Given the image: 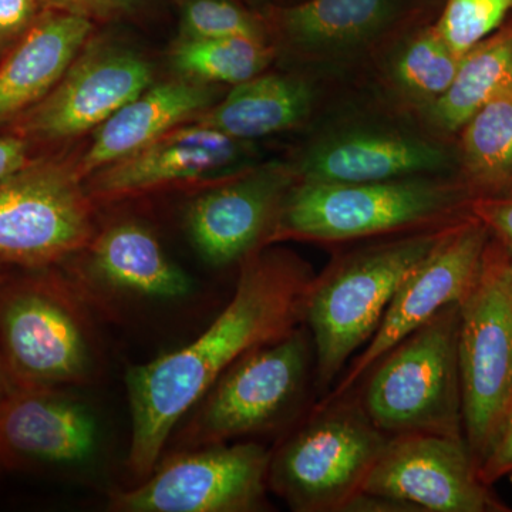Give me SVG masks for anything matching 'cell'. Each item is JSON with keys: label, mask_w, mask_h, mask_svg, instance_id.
I'll use <instances>...</instances> for the list:
<instances>
[{"label": "cell", "mask_w": 512, "mask_h": 512, "mask_svg": "<svg viewBox=\"0 0 512 512\" xmlns=\"http://www.w3.org/2000/svg\"><path fill=\"white\" fill-rule=\"evenodd\" d=\"M450 224L357 248L315 276L303 323L315 349L316 386L325 396L350 357L375 335L404 278Z\"/></svg>", "instance_id": "277c9868"}, {"label": "cell", "mask_w": 512, "mask_h": 512, "mask_svg": "<svg viewBox=\"0 0 512 512\" xmlns=\"http://www.w3.org/2000/svg\"><path fill=\"white\" fill-rule=\"evenodd\" d=\"M151 84L153 69L143 56L123 47H89L45 99L15 119L13 133L29 143L80 136L100 127Z\"/></svg>", "instance_id": "5bb4252c"}, {"label": "cell", "mask_w": 512, "mask_h": 512, "mask_svg": "<svg viewBox=\"0 0 512 512\" xmlns=\"http://www.w3.org/2000/svg\"><path fill=\"white\" fill-rule=\"evenodd\" d=\"M315 100L311 84L286 74H259L239 83L195 123L217 128L241 141L282 133L308 119Z\"/></svg>", "instance_id": "44dd1931"}, {"label": "cell", "mask_w": 512, "mask_h": 512, "mask_svg": "<svg viewBox=\"0 0 512 512\" xmlns=\"http://www.w3.org/2000/svg\"><path fill=\"white\" fill-rule=\"evenodd\" d=\"M312 373L315 349L303 323L229 367L192 407L175 439L184 450L272 430L295 412Z\"/></svg>", "instance_id": "ba28073f"}, {"label": "cell", "mask_w": 512, "mask_h": 512, "mask_svg": "<svg viewBox=\"0 0 512 512\" xmlns=\"http://www.w3.org/2000/svg\"><path fill=\"white\" fill-rule=\"evenodd\" d=\"M180 39L256 37L264 39L258 22L232 0H187L181 12Z\"/></svg>", "instance_id": "83f0119b"}, {"label": "cell", "mask_w": 512, "mask_h": 512, "mask_svg": "<svg viewBox=\"0 0 512 512\" xmlns=\"http://www.w3.org/2000/svg\"><path fill=\"white\" fill-rule=\"evenodd\" d=\"M30 147L26 138L18 134L0 137V181L30 163Z\"/></svg>", "instance_id": "d6a6232c"}, {"label": "cell", "mask_w": 512, "mask_h": 512, "mask_svg": "<svg viewBox=\"0 0 512 512\" xmlns=\"http://www.w3.org/2000/svg\"><path fill=\"white\" fill-rule=\"evenodd\" d=\"M76 165L32 160L0 181V264L62 265L96 235L92 197Z\"/></svg>", "instance_id": "9c48e42d"}, {"label": "cell", "mask_w": 512, "mask_h": 512, "mask_svg": "<svg viewBox=\"0 0 512 512\" xmlns=\"http://www.w3.org/2000/svg\"><path fill=\"white\" fill-rule=\"evenodd\" d=\"M248 154V141L194 121L100 168L90 175L86 190L92 200H124L165 185L228 173L247 160Z\"/></svg>", "instance_id": "2e32d148"}, {"label": "cell", "mask_w": 512, "mask_h": 512, "mask_svg": "<svg viewBox=\"0 0 512 512\" xmlns=\"http://www.w3.org/2000/svg\"><path fill=\"white\" fill-rule=\"evenodd\" d=\"M315 276L291 251L259 249L239 264L234 295L198 338L128 370L131 476L153 473L178 424L229 367L303 325Z\"/></svg>", "instance_id": "6da1fadb"}, {"label": "cell", "mask_w": 512, "mask_h": 512, "mask_svg": "<svg viewBox=\"0 0 512 512\" xmlns=\"http://www.w3.org/2000/svg\"><path fill=\"white\" fill-rule=\"evenodd\" d=\"M470 211L512 252V188L503 194L474 198Z\"/></svg>", "instance_id": "f546056e"}, {"label": "cell", "mask_w": 512, "mask_h": 512, "mask_svg": "<svg viewBox=\"0 0 512 512\" xmlns=\"http://www.w3.org/2000/svg\"><path fill=\"white\" fill-rule=\"evenodd\" d=\"M396 15L397 0H306L279 9L275 16L292 46L320 57L365 45Z\"/></svg>", "instance_id": "7402d4cb"}, {"label": "cell", "mask_w": 512, "mask_h": 512, "mask_svg": "<svg viewBox=\"0 0 512 512\" xmlns=\"http://www.w3.org/2000/svg\"><path fill=\"white\" fill-rule=\"evenodd\" d=\"M458 178L474 198L512 188V90L495 97L461 127Z\"/></svg>", "instance_id": "cb8c5ba5"}, {"label": "cell", "mask_w": 512, "mask_h": 512, "mask_svg": "<svg viewBox=\"0 0 512 512\" xmlns=\"http://www.w3.org/2000/svg\"><path fill=\"white\" fill-rule=\"evenodd\" d=\"M343 512H421L416 505L384 495L360 491L346 504Z\"/></svg>", "instance_id": "836d02e7"}, {"label": "cell", "mask_w": 512, "mask_h": 512, "mask_svg": "<svg viewBox=\"0 0 512 512\" xmlns=\"http://www.w3.org/2000/svg\"><path fill=\"white\" fill-rule=\"evenodd\" d=\"M82 271L70 278L94 305L103 298L175 301L194 289L191 276L180 268L146 225L119 221L94 235L83 249Z\"/></svg>", "instance_id": "e0dca14e"}, {"label": "cell", "mask_w": 512, "mask_h": 512, "mask_svg": "<svg viewBox=\"0 0 512 512\" xmlns=\"http://www.w3.org/2000/svg\"><path fill=\"white\" fill-rule=\"evenodd\" d=\"M508 477H510V480H511V483H512V473H511V474H510V476H508Z\"/></svg>", "instance_id": "74e56055"}, {"label": "cell", "mask_w": 512, "mask_h": 512, "mask_svg": "<svg viewBox=\"0 0 512 512\" xmlns=\"http://www.w3.org/2000/svg\"><path fill=\"white\" fill-rule=\"evenodd\" d=\"M512 473V409L505 420L503 429L498 434L488 456L478 467L481 481L487 485H493L495 481Z\"/></svg>", "instance_id": "1f68e13d"}, {"label": "cell", "mask_w": 512, "mask_h": 512, "mask_svg": "<svg viewBox=\"0 0 512 512\" xmlns=\"http://www.w3.org/2000/svg\"><path fill=\"white\" fill-rule=\"evenodd\" d=\"M13 271H15V268H12V266L0 264V282L8 278Z\"/></svg>", "instance_id": "e575fe53"}, {"label": "cell", "mask_w": 512, "mask_h": 512, "mask_svg": "<svg viewBox=\"0 0 512 512\" xmlns=\"http://www.w3.org/2000/svg\"><path fill=\"white\" fill-rule=\"evenodd\" d=\"M214 92L194 80L153 86L128 101L96 128L92 146L76 165L82 177L136 153L158 137L210 107Z\"/></svg>", "instance_id": "ffe728a7"}, {"label": "cell", "mask_w": 512, "mask_h": 512, "mask_svg": "<svg viewBox=\"0 0 512 512\" xmlns=\"http://www.w3.org/2000/svg\"><path fill=\"white\" fill-rule=\"evenodd\" d=\"M92 30V20L43 12L0 63V124L18 119L52 92Z\"/></svg>", "instance_id": "d6986e66"}, {"label": "cell", "mask_w": 512, "mask_h": 512, "mask_svg": "<svg viewBox=\"0 0 512 512\" xmlns=\"http://www.w3.org/2000/svg\"><path fill=\"white\" fill-rule=\"evenodd\" d=\"M271 451L255 441L184 448L131 490L110 495L113 512H255L266 507Z\"/></svg>", "instance_id": "30bf717a"}, {"label": "cell", "mask_w": 512, "mask_h": 512, "mask_svg": "<svg viewBox=\"0 0 512 512\" xmlns=\"http://www.w3.org/2000/svg\"><path fill=\"white\" fill-rule=\"evenodd\" d=\"M45 10L42 0H0V52L16 45Z\"/></svg>", "instance_id": "f1b7e54d"}, {"label": "cell", "mask_w": 512, "mask_h": 512, "mask_svg": "<svg viewBox=\"0 0 512 512\" xmlns=\"http://www.w3.org/2000/svg\"><path fill=\"white\" fill-rule=\"evenodd\" d=\"M458 330L460 303H451L366 373L359 399L377 429L464 437Z\"/></svg>", "instance_id": "5b68a950"}, {"label": "cell", "mask_w": 512, "mask_h": 512, "mask_svg": "<svg viewBox=\"0 0 512 512\" xmlns=\"http://www.w3.org/2000/svg\"><path fill=\"white\" fill-rule=\"evenodd\" d=\"M490 238V229L473 214L451 222L429 254L404 278L375 335L320 403L352 392L377 360L400 340L441 309L463 301L477 282Z\"/></svg>", "instance_id": "8fae6325"}, {"label": "cell", "mask_w": 512, "mask_h": 512, "mask_svg": "<svg viewBox=\"0 0 512 512\" xmlns=\"http://www.w3.org/2000/svg\"><path fill=\"white\" fill-rule=\"evenodd\" d=\"M460 62L461 57L431 26L417 33L397 53L392 79L400 92L427 107L447 92Z\"/></svg>", "instance_id": "484cf974"}, {"label": "cell", "mask_w": 512, "mask_h": 512, "mask_svg": "<svg viewBox=\"0 0 512 512\" xmlns=\"http://www.w3.org/2000/svg\"><path fill=\"white\" fill-rule=\"evenodd\" d=\"M511 254V288H512V252H510Z\"/></svg>", "instance_id": "8d00e7d4"}, {"label": "cell", "mask_w": 512, "mask_h": 512, "mask_svg": "<svg viewBox=\"0 0 512 512\" xmlns=\"http://www.w3.org/2000/svg\"><path fill=\"white\" fill-rule=\"evenodd\" d=\"M387 439L352 392L319 403L271 451L269 488L296 512H343L362 491Z\"/></svg>", "instance_id": "8992f818"}, {"label": "cell", "mask_w": 512, "mask_h": 512, "mask_svg": "<svg viewBox=\"0 0 512 512\" xmlns=\"http://www.w3.org/2000/svg\"><path fill=\"white\" fill-rule=\"evenodd\" d=\"M473 200L460 178L420 175L372 183L296 180L269 245L291 239L336 244L441 227L470 215Z\"/></svg>", "instance_id": "3957f363"}, {"label": "cell", "mask_w": 512, "mask_h": 512, "mask_svg": "<svg viewBox=\"0 0 512 512\" xmlns=\"http://www.w3.org/2000/svg\"><path fill=\"white\" fill-rule=\"evenodd\" d=\"M100 448L96 414L67 389H9L0 399V471L76 473Z\"/></svg>", "instance_id": "4fadbf2b"}, {"label": "cell", "mask_w": 512, "mask_h": 512, "mask_svg": "<svg viewBox=\"0 0 512 512\" xmlns=\"http://www.w3.org/2000/svg\"><path fill=\"white\" fill-rule=\"evenodd\" d=\"M511 90L512 16L461 57L447 92L426 107L427 117L444 133H458L485 104Z\"/></svg>", "instance_id": "603a6c76"}, {"label": "cell", "mask_w": 512, "mask_h": 512, "mask_svg": "<svg viewBox=\"0 0 512 512\" xmlns=\"http://www.w3.org/2000/svg\"><path fill=\"white\" fill-rule=\"evenodd\" d=\"M8 390V383H6L5 376H3L2 370H0V399L5 396V393L8 392Z\"/></svg>", "instance_id": "d590c367"}, {"label": "cell", "mask_w": 512, "mask_h": 512, "mask_svg": "<svg viewBox=\"0 0 512 512\" xmlns=\"http://www.w3.org/2000/svg\"><path fill=\"white\" fill-rule=\"evenodd\" d=\"M271 59V47L265 45L264 39L245 36L180 39L171 52L175 69L202 84L237 86L259 76Z\"/></svg>", "instance_id": "d4e9b609"}, {"label": "cell", "mask_w": 512, "mask_h": 512, "mask_svg": "<svg viewBox=\"0 0 512 512\" xmlns=\"http://www.w3.org/2000/svg\"><path fill=\"white\" fill-rule=\"evenodd\" d=\"M46 10L69 13L80 18L109 20L119 18L136 8L140 0H42Z\"/></svg>", "instance_id": "4dcf8cb0"}, {"label": "cell", "mask_w": 512, "mask_h": 512, "mask_svg": "<svg viewBox=\"0 0 512 512\" xmlns=\"http://www.w3.org/2000/svg\"><path fill=\"white\" fill-rule=\"evenodd\" d=\"M296 180L295 168L275 163L241 171L201 192L185 212L195 251L208 265L225 268L269 247L279 211Z\"/></svg>", "instance_id": "9a60e30c"}, {"label": "cell", "mask_w": 512, "mask_h": 512, "mask_svg": "<svg viewBox=\"0 0 512 512\" xmlns=\"http://www.w3.org/2000/svg\"><path fill=\"white\" fill-rule=\"evenodd\" d=\"M450 151L439 143L396 131L352 130L319 141L296 165L298 180L372 183L443 173Z\"/></svg>", "instance_id": "ac0fdd59"}, {"label": "cell", "mask_w": 512, "mask_h": 512, "mask_svg": "<svg viewBox=\"0 0 512 512\" xmlns=\"http://www.w3.org/2000/svg\"><path fill=\"white\" fill-rule=\"evenodd\" d=\"M458 366L464 439L480 467L512 409L511 254L493 235L460 302Z\"/></svg>", "instance_id": "52a82bcc"}, {"label": "cell", "mask_w": 512, "mask_h": 512, "mask_svg": "<svg viewBox=\"0 0 512 512\" xmlns=\"http://www.w3.org/2000/svg\"><path fill=\"white\" fill-rule=\"evenodd\" d=\"M362 491L416 505L421 512L510 511L484 484L464 437L390 436Z\"/></svg>", "instance_id": "7c38bea8"}, {"label": "cell", "mask_w": 512, "mask_h": 512, "mask_svg": "<svg viewBox=\"0 0 512 512\" xmlns=\"http://www.w3.org/2000/svg\"><path fill=\"white\" fill-rule=\"evenodd\" d=\"M512 16V0H446L436 28L456 55L463 57Z\"/></svg>", "instance_id": "4316f807"}, {"label": "cell", "mask_w": 512, "mask_h": 512, "mask_svg": "<svg viewBox=\"0 0 512 512\" xmlns=\"http://www.w3.org/2000/svg\"><path fill=\"white\" fill-rule=\"evenodd\" d=\"M92 303L52 268L13 271L0 282V370L9 389H74L101 375Z\"/></svg>", "instance_id": "7a4b0ae2"}]
</instances>
